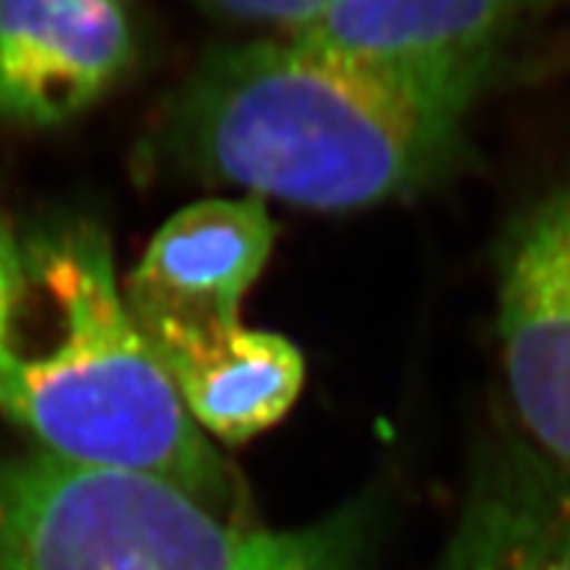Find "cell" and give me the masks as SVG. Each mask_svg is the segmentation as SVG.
<instances>
[{"instance_id": "cell-8", "label": "cell", "mask_w": 570, "mask_h": 570, "mask_svg": "<svg viewBox=\"0 0 570 570\" xmlns=\"http://www.w3.org/2000/svg\"><path fill=\"white\" fill-rule=\"evenodd\" d=\"M204 433L244 444L281 423L304 386V356L281 333L240 323L148 341Z\"/></svg>"}, {"instance_id": "cell-9", "label": "cell", "mask_w": 570, "mask_h": 570, "mask_svg": "<svg viewBox=\"0 0 570 570\" xmlns=\"http://www.w3.org/2000/svg\"><path fill=\"white\" fill-rule=\"evenodd\" d=\"M554 3L560 0H333L291 38L354 59H444L494 51L510 27Z\"/></svg>"}, {"instance_id": "cell-2", "label": "cell", "mask_w": 570, "mask_h": 570, "mask_svg": "<svg viewBox=\"0 0 570 570\" xmlns=\"http://www.w3.org/2000/svg\"><path fill=\"white\" fill-rule=\"evenodd\" d=\"M0 412L51 458L154 475L246 520L235 475L135 323L96 223L75 219L21 244V291L0 344Z\"/></svg>"}, {"instance_id": "cell-11", "label": "cell", "mask_w": 570, "mask_h": 570, "mask_svg": "<svg viewBox=\"0 0 570 570\" xmlns=\"http://www.w3.org/2000/svg\"><path fill=\"white\" fill-rule=\"evenodd\" d=\"M21 291V244L6 217H0V344L9 331Z\"/></svg>"}, {"instance_id": "cell-3", "label": "cell", "mask_w": 570, "mask_h": 570, "mask_svg": "<svg viewBox=\"0 0 570 570\" xmlns=\"http://www.w3.org/2000/svg\"><path fill=\"white\" fill-rule=\"evenodd\" d=\"M373 529L365 499L265 529L154 475L0 458V570H362Z\"/></svg>"}, {"instance_id": "cell-1", "label": "cell", "mask_w": 570, "mask_h": 570, "mask_svg": "<svg viewBox=\"0 0 570 570\" xmlns=\"http://www.w3.org/2000/svg\"><path fill=\"white\" fill-rule=\"evenodd\" d=\"M494 51L377 61L294 38L212 53L177 101L175 148L209 180L317 212L394 202L444 177Z\"/></svg>"}, {"instance_id": "cell-5", "label": "cell", "mask_w": 570, "mask_h": 570, "mask_svg": "<svg viewBox=\"0 0 570 570\" xmlns=\"http://www.w3.org/2000/svg\"><path fill=\"white\" fill-rule=\"evenodd\" d=\"M277 235L265 198H206L156 230L125 285L146 341L240 323V302L259 281Z\"/></svg>"}, {"instance_id": "cell-6", "label": "cell", "mask_w": 570, "mask_h": 570, "mask_svg": "<svg viewBox=\"0 0 570 570\" xmlns=\"http://www.w3.org/2000/svg\"><path fill=\"white\" fill-rule=\"evenodd\" d=\"M132 51L127 0H0V117L67 122L125 75Z\"/></svg>"}, {"instance_id": "cell-10", "label": "cell", "mask_w": 570, "mask_h": 570, "mask_svg": "<svg viewBox=\"0 0 570 570\" xmlns=\"http://www.w3.org/2000/svg\"><path fill=\"white\" fill-rule=\"evenodd\" d=\"M202 3L233 19L281 24L294 35L323 17L333 0H202Z\"/></svg>"}, {"instance_id": "cell-4", "label": "cell", "mask_w": 570, "mask_h": 570, "mask_svg": "<svg viewBox=\"0 0 570 570\" xmlns=\"http://www.w3.org/2000/svg\"><path fill=\"white\" fill-rule=\"evenodd\" d=\"M497 296L504 375L525 444L570 475V177L504 233Z\"/></svg>"}, {"instance_id": "cell-7", "label": "cell", "mask_w": 570, "mask_h": 570, "mask_svg": "<svg viewBox=\"0 0 570 570\" xmlns=\"http://www.w3.org/2000/svg\"><path fill=\"white\" fill-rule=\"evenodd\" d=\"M433 570H570V475L525 441L491 449Z\"/></svg>"}]
</instances>
